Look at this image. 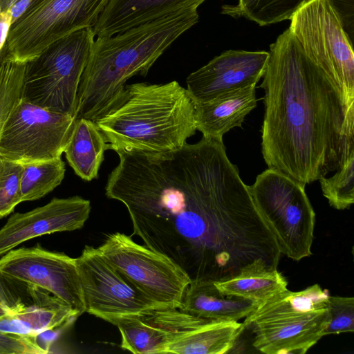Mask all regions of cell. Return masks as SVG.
Here are the masks:
<instances>
[{"label": "cell", "mask_w": 354, "mask_h": 354, "mask_svg": "<svg viewBox=\"0 0 354 354\" xmlns=\"http://www.w3.org/2000/svg\"><path fill=\"white\" fill-rule=\"evenodd\" d=\"M107 198L127 209L133 234L177 263L191 280L222 281L241 271L274 269L281 251L223 139L176 150L115 151Z\"/></svg>", "instance_id": "6da1fadb"}, {"label": "cell", "mask_w": 354, "mask_h": 354, "mask_svg": "<svg viewBox=\"0 0 354 354\" xmlns=\"http://www.w3.org/2000/svg\"><path fill=\"white\" fill-rule=\"evenodd\" d=\"M261 152L269 169L306 186L354 152V102L312 61L289 28L270 46Z\"/></svg>", "instance_id": "7a4b0ae2"}, {"label": "cell", "mask_w": 354, "mask_h": 354, "mask_svg": "<svg viewBox=\"0 0 354 354\" xmlns=\"http://www.w3.org/2000/svg\"><path fill=\"white\" fill-rule=\"evenodd\" d=\"M198 19L197 8H188L95 39L79 85L75 118L97 120L120 97L127 81L147 75L159 57Z\"/></svg>", "instance_id": "3957f363"}, {"label": "cell", "mask_w": 354, "mask_h": 354, "mask_svg": "<svg viewBox=\"0 0 354 354\" xmlns=\"http://www.w3.org/2000/svg\"><path fill=\"white\" fill-rule=\"evenodd\" d=\"M95 122L115 151L176 150L197 131L195 102L176 81L126 84L118 100Z\"/></svg>", "instance_id": "277c9868"}, {"label": "cell", "mask_w": 354, "mask_h": 354, "mask_svg": "<svg viewBox=\"0 0 354 354\" xmlns=\"http://www.w3.org/2000/svg\"><path fill=\"white\" fill-rule=\"evenodd\" d=\"M95 37L93 28L79 30L28 62L21 98L75 118L79 85Z\"/></svg>", "instance_id": "5b68a950"}, {"label": "cell", "mask_w": 354, "mask_h": 354, "mask_svg": "<svg viewBox=\"0 0 354 354\" xmlns=\"http://www.w3.org/2000/svg\"><path fill=\"white\" fill-rule=\"evenodd\" d=\"M248 188L281 254L297 261L310 257L315 213L305 185L268 168L259 174Z\"/></svg>", "instance_id": "8992f818"}, {"label": "cell", "mask_w": 354, "mask_h": 354, "mask_svg": "<svg viewBox=\"0 0 354 354\" xmlns=\"http://www.w3.org/2000/svg\"><path fill=\"white\" fill-rule=\"evenodd\" d=\"M109 1L33 0L12 24L1 51L27 63L59 39L83 28H93Z\"/></svg>", "instance_id": "52a82bcc"}, {"label": "cell", "mask_w": 354, "mask_h": 354, "mask_svg": "<svg viewBox=\"0 0 354 354\" xmlns=\"http://www.w3.org/2000/svg\"><path fill=\"white\" fill-rule=\"evenodd\" d=\"M103 257L146 297L162 308H178L191 278L166 255L115 232L97 248Z\"/></svg>", "instance_id": "ba28073f"}, {"label": "cell", "mask_w": 354, "mask_h": 354, "mask_svg": "<svg viewBox=\"0 0 354 354\" xmlns=\"http://www.w3.org/2000/svg\"><path fill=\"white\" fill-rule=\"evenodd\" d=\"M289 29L306 55L354 102L353 42L328 0H310L291 17Z\"/></svg>", "instance_id": "9c48e42d"}, {"label": "cell", "mask_w": 354, "mask_h": 354, "mask_svg": "<svg viewBox=\"0 0 354 354\" xmlns=\"http://www.w3.org/2000/svg\"><path fill=\"white\" fill-rule=\"evenodd\" d=\"M75 120L20 97L2 129L0 156L21 164L60 158Z\"/></svg>", "instance_id": "30bf717a"}, {"label": "cell", "mask_w": 354, "mask_h": 354, "mask_svg": "<svg viewBox=\"0 0 354 354\" xmlns=\"http://www.w3.org/2000/svg\"><path fill=\"white\" fill-rule=\"evenodd\" d=\"M75 263L88 313L109 322L162 308L130 283L97 248L85 245Z\"/></svg>", "instance_id": "8fae6325"}, {"label": "cell", "mask_w": 354, "mask_h": 354, "mask_svg": "<svg viewBox=\"0 0 354 354\" xmlns=\"http://www.w3.org/2000/svg\"><path fill=\"white\" fill-rule=\"evenodd\" d=\"M0 273L42 288L80 316L86 312L75 259L39 243L12 249L0 259Z\"/></svg>", "instance_id": "7c38bea8"}, {"label": "cell", "mask_w": 354, "mask_h": 354, "mask_svg": "<svg viewBox=\"0 0 354 354\" xmlns=\"http://www.w3.org/2000/svg\"><path fill=\"white\" fill-rule=\"evenodd\" d=\"M145 315L165 332L163 354H223L235 345L243 323L200 317L178 308H160Z\"/></svg>", "instance_id": "4fadbf2b"}, {"label": "cell", "mask_w": 354, "mask_h": 354, "mask_svg": "<svg viewBox=\"0 0 354 354\" xmlns=\"http://www.w3.org/2000/svg\"><path fill=\"white\" fill-rule=\"evenodd\" d=\"M269 53L229 50L215 57L187 77V90L196 102L256 86L263 77Z\"/></svg>", "instance_id": "5bb4252c"}, {"label": "cell", "mask_w": 354, "mask_h": 354, "mask_svg": "<svg viewBox=\"0 0 354 354\" xmlns=\"http://www.w3.org/2000/svg\"><path fill=\"white\" fill-rule=\"evenodd\" d=\"M91 211L90 201L74 196L53 198L43 206L13 214L0 229V257L30 239L82 228Z\"/></svg>", "instance_id": "9a60e30c"}, {"label": "cell", "mask_w": 354, "mask_h": 354, "mask_svg": "<svg viewBox=\"0 0 354 354\" xmlns=\"http://www.w3.org/2000/svg\"><path fill=\"white\" fill-rule=\"evenodd\" d=\"M0 302L32 335L37 336L66 326L80 316L46 290L1 273Z\"/></svg>", "instance_id": "2e32d148"}, {"label": "cell", "mask_w": 354, "mask_h": 354, "mask_svg": "<svg viewBox=\"0 0 354 354\" xmlns=\"http://www.w3.org/2000/svg\"><path fill=\"white\" fill-rule=\"evenodd\" d=\"M330 316L327 309L251 324L254 347L266 354H304L324 335Z\"/></svg>", "instance_id": "e0dca14e"}, {"label": "cell", "mask_w": 354, "mask_h": 354, "mask_svg": "<svg viewBox=\"0 0 354 354\" xmlns=\"http://www.w3.org/2000/svg\"><path fill=\"white\" fill-rule=\"evenodd\" d=\"M206 0H109L93 27L96 37H110Z\"/></svg>", "instance_id": "ac0fdd59"}, {"label": "cell", "mask_w": 354, "mask_h": 354, "mask_svg": "<svg viewBox=\"0 0 354 354\" xmlns=\"http://www.w3.org/2000/svg\"><path fill=\"white\" fill-rule=\"evenodd\" d=\"M257 102L254 85L208 102H195L196 130L205 138L223 139L230 130L241 127L245 116L257 106Z\"/></svg>", "instance_id": "d6986e66"}, {"label": "cell", "mask_w": 354, "mask_h": 354, "mask_svg": "<svg viewBox=\"0 0 354 354\" xmlns=\"http://www.w3.org/2000/svg\"><path fill=\"white\" fill-rule=\"evenodd\" d=\"M257 306L254 301L223 294L214 281L191 280L178 309L205 319L238 322Z\"/></svg>", "instance_id": "ffe728a7"}, {"label": "cell", "mask_w": 354, "mask_h": 354, "mask_svg": "<svg viewBox=\"0 0 354 354\" xmlns=\"http://www.w3.org/2000/svg\"><path fill=\"white\" fill-rule=\"evenodd\" d=\"M108 149L110 145L95 121L78 118L64 153L76 175L89 182L98 178Z\"/></svg>", "instance_id": "44dd1931"}, {"label": "cell", "mask_w": 354, "mask_h": 354, "mask_svg": "<svg viewBox=\"0 0 354 354\" xmlns=\"http://www.w3.org/2000/svg\"><path fill=\"white\" fill-rule=\"evenodd\" d=\"M328 296V291L319 284L297 292L286 289L259 304L245 318L243 327L245 329L262 321L327 309Z\"/></svg>", "instance_id": "7402d4cb"}, {"label": "cell", "mask_w": 354, "mask_h": 354, "mask_svg": "<svg viewBox=\"0 0 354 354\" xmlns=\"http://www.w3.org/2000/svg\"><path fill=\"white\" fill-rule=\"evenodd\" d=\"M223 294L259 304L287 289L288 282L277 269L248 270L222 281H214Z\"/></svg>", "instance_id": "603a6c76"}, {"label": "cell", "mask_w": 354, "mask_h": 354, "mask_svg": "<svg viewBox=\"0 0 354 354\" xmlns=\"http://www.w3.org/2000/svg\"><path fill=\"white\" fill-rule=\"evenodd\" d=\"M121 334L120 347L135 354H163L165 332L145 315L111 319Z\"/></svg>", "instance_id": "cb8c5ba5"}, {"label": "cell", "mask_w": 354, "mask_h": 354, "mask_svg": "<svg viewBox=\"0 0 354 354\" xmlns=\"http://www.w3.org/2000/svg\"><path fill=\"white\" fill-rule=\"evenodd\" d=\"M20 181L22 202L40 199L59 186L65 176L60 158L22 164Z\"/></svg>", "instance_id": "d4e9b609"}, {"label": "cell", "mask_w": 354, "mask_h": 354, "mask_svg": "<svg viewBox=\"0 0 354 354\" xmlns=\"http://www.w3.org/2000/svg\"><path fill=\"white\" fill-rule=\"evenodd\" d=\"M310 0H239L235 6L224 5L221 12L234 17H243L259 26L290 19Z\"/></svg>", "instance_id": "484cf974"}, {"label": "cell", "mask_w": 354, "mask_h": 354, "mask_svg": "<svg viewBox=\"0 0 354 354\" xmlns=\"http://www.w3.org/2000/svg\"><path fill=\"white\" fill-rule=\"evenodd\" d=\"M318 180L331 207L339 210L349 209L354 203V152L333 176Z\"/></svg>", "instance_id": "4316f807"}, {"label": "cell", "mask_w": 354, "mask_h": 354, "mask_svg": "<svg viewBox=\"0 0 354 354\" xmlns=\"http://www.w3.org/2000/svg\"><path fill=\"white\" fill-rule=\"evenodd\" d=\"M26 64L0 52V136L9 113L21 97Z\"/></svg>", "instance_id": "83f0119b"}, {"label": "cell", "mask_w": 354, "mask_h": 354, "mask_svg": "<svg viewBox=\"0 0 354 354\" xmlns=\"http://www.w3.org/2000/svg\"><path fill=\"white\" fill-rule=\"evenodd\" d=\"M22 164L0 156V218L13 212L22 202L20 181Z\"/></svg>", "instance_id": "f1b7e54d"}, {"label": "cell", "mask_w": 354, "mask_h": 354, "mask_svg": "<svg viewBox=\"0 0 354 354\" xmlns=\"http://www.w3.org/2000/svg\"><path fill=\"white\" fill-rule=\"evenodd\" d=\"M327 308L330 319L324 331V335L354 331L353 297L328 296Z\"/></svg>", "instance_id": "f546056e"}, {"label": "cell", "mask_w": 354, "mask_h": 354, "mask_svg": "<svg viewBox=\"0 0 354 354\" xmlns=\"http://www.w3.org/2000/svg\"><path fill=\"white\" fill-rule=\"evenodd\" d=\"M37 335L17 334L0 330V353L45 354L49 350L37 341Z\"/></svg>", "instance_id": "4dcf8cb0"}, {"label": "cell", "mask_w": 354, "mask_h": 354, "mask_svg": "<svg viewBox=\"0 0 354 354\" xmlns=\"http://www.w3.org/2000/svg\"><path fill=\"white\" fill-rule=\"evenodd\" d=\"M339 17L343 28L352 41L353 33V0H328Z\"/></svg>", "instance_id": "1f68e13d"}, {"label": "cell", "mask_w": 354, "mask_h": 354, "mask_svg": "<svg viewBox=\"0 0 354 354\" xmlns=\"http://www.w3.org/2000/svg\"><path fill=\"white\" fill-rule=\"evenodd\" d=\"M0 330L17 334L32 335L26 328L9 313L1 302Z\"/></svg>", "instance_id": "d6a6232c"}, {"label": "cell", "mask_w": 354, "mask_h": 354, "mask_svg": "<svg viewBox=\"0 0 354 354\" xmlns=\"http://www.w3.org/2000/svg\"><path fill=\"white\" fill-rule=\"evenodd\" d=\"M12 25V16L8 10L0 11V52L3 48Z\"/></svg>", "instance_id": "836d02e7"}, {"label": "cell", "mask_w": 354, "mask_h": 354, "mask_svg": "<svg viewBox=\"0 0 354 354\" xmlns=\"http://www.w3.org/2000/svg\"><path fill=\"white\" fill-rule=\"evenodd\" d=\"M19 0H0V11L7 10ZM31 2L33 0H30Z\"/></svg>", "instance_id": "e575fe53"}]
</instances>
